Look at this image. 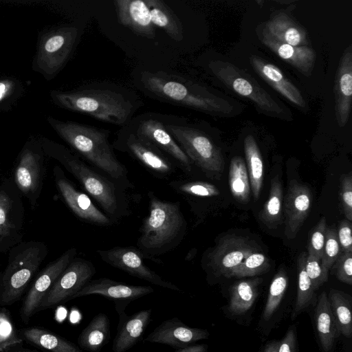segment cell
<instances>
[{"instance_id": "21", "label": "cell", "mask_w": 352, "mask_h": 352, "mask_svg": "<svg viewBox=\"0 0 352 352\" xmlns=\"http://www.w3.org/2000/svg\"><path fill=\"white\" fill-rule=\"evenodd\" d=\"M113 3L120 23L140 36L155 38V27L146 0H116Z\"/></svg>"}, {"instance_id": "35", "label": "cell", "mask_w": 352, "mask_h": 352, "mask_svg": "<svg viewBox=\"0 0 352 352\" xmlns=\"http://www.w3.org/2000/svg\"><path fill=\"white\" fill-rule=\"evenodd\" d=\"M228 182L232 196L241 203L250 200V184L245 163L240 156H235L229 166Z\"/></svg>"}, {"instance_id": "51", "label": "cell", "mask_w": 352, "mask_h": 352, "mask_svg": "<svg viewBox=\"0 0 352 352\" xmlns=\"http://www.w3.org/2000/svg\"><path fill=\"white\" fill-rule=\"evenodd\" d=\"M278 345L279 341L273 340L266 344L264 352H278Z\"/></svg>"}, {"instance_id": "13", "label": "cell", "mask_w": 352, "mask_h": 352, "mask_svg": "<svg viewBox=\"0 0 352 352\" xmlns=\"http://www.w3.org/2000/svg\"><path fill=\"white\" fill-rule=\"evenodd\" d=\"M96 273L91 261L75 257L45 295L38 311L72 299Z\"/></svg>"}, {"instance_id": "16", "label": "cell", "mask_w": 352, "mask_h": 352, "mask_svg": "<svg viewBox=\"0 0 352 352\" xmlns=\"http://www.w3.org/2000/svg\"><path fill=\"white\" fill-rule=\"evenodd\" d=\"M153 292L151 286L128 285L108 278H100L89 280L72 299L92 294L100 295L114 302L120 318L126 314L124 310L131 302Z\"/></svg>"}, {"instance_id": "7", "label": "cell", "mask_w": 352, "mask_h": 352, "mask_svg": "<svg viewBox=\"0 0 352 352\" xmlns=\"http://www.w3.org/2000/svg\"><path fill=\"white\" fill-rule=\"evenodd\" d=\"M45 245L30 241L14 248L0 285V305L8 306L19 300L47 254Z\"/></svg>"}, {"instance_id": "6", "label": "cell", "mask_w": 352, "mask_h": 352, "mask_svg": "<svg viewBox=\"0 0 352 352\" xmlns=\"http://www.w3.org/2000/svg\"><path fill=\"white\" fill-rule=\"evenodd\" d=\"M165 126L193 166L210 179H220L224 167L223 155L206 132L180 118L165 119Z\"/></svg>"}, {"instance_id": "32", "label": "cell", "mask_w": 352, "mask_h": 352, "mask_svg": "<svg viewBox=\"0 0 352 352\" xmlns=\"http://www.w3.org/2000/svg\"><path fill=\"white\" fill-rule=\"evenodd\" d=\"M23 336L28 342L50 352H82L74 343L45 329L36 327L25 329Z\"/></svg>"}, {"instance_id": "27", "label": "cell", "mask_w": 352, "mask_h": 352, "mask_svg": "<svg viewBox=\"0 0 352 352\" xmlns=\"http://www.w3.org/2000/svg\"><path fill=\"white\" fill-rule=\"evenodd\" d=\"M315 321L322 349L324 352H329L340 333L325 292H322L318 298L315 310Z\"/></svg>"}, {"instance_id": "44", "label": "cell", "mask_w": 352, "mask_h": 352, "mask_svg": "<svg viewBox=\"0 0 352 352\" xmlns=\"http://www.w3.org/2000/svg\"><path fill=\"white\" fill-rule=\"evenodd\" d=\"M332 267L340 281L352 285V252H342Z\"/></svg>"}, {"instance_id": "39", "label": "cell", "mask_w": 352, "mask_h": 352, "mask_svg": "<svg viewBox=\"0 0 352 352\" xmlns=\"http://www.w3.org/2000/svg\"><path fill=\"white\" fill-rule=\"evenodd\" d=\"M341 252L337 231L334 228H327L323 253L321 258V265L327 273H329V270L332 267Z\"/></svg>"}, {"instance_id": "19", "label": "cell", "mask_w": 352, "mask_h": 352, "mask_svg": "<svg viewBox=\"0 0 352 352\" xmlns=\"http://www.w3.org/2000/svg\"><path fill=\"white\" fill-rule=\"evenodd\" d=\"M206 329L192 328L177 318L166 320L148 334L146 341L169 345L175 349H182L192 344L207 339Z\"/></svg>"}, {"instance_id": "24", "label": "cell", "mask_w": 352, "mask_h": 352, "mask_svg": "<svg viewBox=\"0 0 352 352\" xmlns=\"http://www.w3.org/2000/svg\"><path fill=\"white\" fill-rule=\"evenodd\" d=\"M151 309H144L129 316L119 318L113 340V352H126L136 344L151 320Z\"/></svg>"}, {"instance_id": "9", "label": "cell", "mask_w": 352, "mask_h": 352, "mask_svg": "<svg viewBox=\"0 0 352 352\" xmlns=\"http://www.w3.org/2000/svg\"><path fill=\"white\" fill-rule=\"evenodd\" d=\"M80 38L78 27L65 25L41 38L34 59L35 69L47 78L54 77L66 65Z\"/></svg>"}, {"instance_id": "22", "label": "cell", "mask_w": 352, "mask_h": 352, "mask_svg": "<svg viewBox=\"0 0 352 352\" xmlns=\"http://www.w3.org/2000/svg\"><path fill=\"white\" fill-rule=\"evenodd\" d=\"M260 40L279 58L284 60L298 72L309 77L314 68L316 54L309 46H293L280 42L269 35L262 28Z\"/></svg>"}, {"instance_id": "29", "label": "cell", "mask_w": 352, "mask_h": 352, "mask_svg": "<svg viewBox=\"0 0 352 352\" xmlns=\"http://www.w3.org/2000/svg\"><path fill=\"white\" fill-rule=\"evenodd\" d=\"M151 19L155 28L162 29L175 41L184 38L182 23L172 9L162 0H146Z\"/></svg>"}, {"instance_id": "1", "label": "cell", "mask_w": 352, "mask_h": 352, "mask_svg": "<svg viewBox=\"0 0 352 352\" xmlns=\"http://www.w3.org/2000/svg\"><path fill=\"white\" fill-rule=\"evenodd\" d=\"M50 96L63 109L122 126L130 122L142 104L133 92L113 85H89L69 91H52Z\"/></svg>"}, {"instance_id": "4", "label": "cell", "mask_w": 352, "mask_h": 352, "mask_svg": "<svg viewBox=\"0 0 352 352\" xmlns=\"http://www.w3.org/2000/svg\"><path fill=\"white\" fill-rule=\"evenodd\" d=\"M147 195L148 215L142 222L137 245L145 258L162 263L157 257L182 243L186 233L187 222L179 201L162 200L153 191Z\"/></svg>"}, {"instance_id": "8", "label": "cell", "mask_w": 352, "mask_h": 352, "mask_svg": "<svg viewBox=\"0 0 352 352\" xmlns=\"http://www.w3.org/2000/svg\"><path fill=\"white\" fill-rule=\"evenodd\" d=\"M211 72L226 87L238 95L251 100L265 114L290 120L291 114L258 82L245 71L229 62L212 60L208 64Z\"/></svg>"}, {"instance_id": "15", "label": "cell", "mask_w": 352, "mask_h": 352, "mask_svg": "<svg viewBox=\"0 0 352 352\" xmlns=\"http://www.w3.org/2000/svg\"><path fill=\"white\" fill-rule=\"evenodd\" d=\"M54 175L56 186L65 202L80 219L100 226H110L117 223L100 210L87 193L78 190L59 167L54 169Z\"/></svg>"}, {"instance_id": "14", "label": "cell", "mask_w": 352, "mask_h": 352, "mask_svg": "<svg viewBox=\"0 0 352 352\" xmlns=\"http://www.w3.org/2000/svg\"><path fill=\"white\" fill-rule=\"evenodd\" d=\"M96 252L104 262L113 267L151 284L174 291H180L177 286L164 280L150 269L144 262V256L137 248L115 247L109 250H98Z\"/></svg>"}, {"instance_id": "34", "label": "cell", "mask_w": 352, "mask_h": 352, "mask_svg": "<svg viewBox=\"0 0 352 352\" xmlns=\"http://www.w3.org/2000/svg\"><path fill=\"white\" fill-rule=\"evenodd\" d=\"M283 188L278 176L271 181L268 199L259 213V219L268 228L277 227L283 219Z\"/></svg>"}, {"instance_id": "50", "label": "cell", "mask_w": 352, "mask_h": 352, "mask_svg": "<svg viewBox=\"0 0 352 352\" xmlns=\"http://www.w3.org/2000/svg\"><path fill=\"white\" fill-rule=\"evenodd\" d=\"M14 230L0 226V245H3L6 241L11 239Z\"/></svg>"}, {"instance_id": "33", "label": "cell", "mask_w": 352, "mask_h": 352, "mask_svg": "<svg viewBox=\"0 0 352 352\" xmlns=\"http://www.w3.org/2000/svg\"><path fill=\"white\" fill-rule=\"evenodd\" d=\"M337 329L346 338L352 336V316L350 296L331 289L327 296Z\"/></svg>"}, {"instance_id": "20", "label": "cell", "mask_w": 352, "mask_h": 352, "mask_svg": "<svg viewBox=\"0 0 352 352\" xmlns=\"http://www.w3.org/2000/svg\"><path fill=\"white\" fill-rule=\"evenodd\" d=\"M335 113L338 124L343 127L348 122L352 98V46L344 51L335 76Z\"/></svg>"}, {"instance_id": "38", "label": "cell", "mask_w": 352, "mask_h": 352, "mask_svg": "<svg viewBox=\"0 0 352 352\" xmlns=\"http://www.w3.org/2000/svg\"><path fill=\"white\" fill-rule=\"evenodd\" d=\"M270 267L267 257L258 252H254L245 258L235 268L232 269L226 278L251 277L265 273Z\"/></svg>"}, {"instance_id": "30", "label": "cell", "mask_w": 352, "mask_h": 352, "mask_svg": "<svg viewBox=\"0 0 352 352\" xmlns=\"http://www.w3.org/2000/svg\"><path fill=\"white\" fill-rule=\"evenodd\" d=\"M262 281V278H255L234 283L230 292L229 311L234 315L247 312L258 295V287Z\"/></svg>"}, {"instance_id": "5", "label": "cell", "mask_w": 352, "mask_h": 352, "mask_svg": "<svg viewBox=\"0 0 352 352\" xmlns=\"http://www.w3.org/2000/svg\"><path fill=\"white\" fill-rule=\"evenodd\" d=\"M49 151L74 176L87 195L98 202L109 217L118 222L119 219L129 215L126 190L118 184L62 145L52 144Z\"/></svg>"}, {"instance_id": "37", "label": "cell", "mask_w": 352, "mask_h": 352, "mask_svg": "<svg viewBox=\"0 0 352 352\" xmlns=\"http://www.w3.org/2000/svg\"><path fill=\"white\" fill-rule=\"evenodd\" d=\"M288 285V277L283 268L274 276L270 286L267 301L263 311V319L268 320L281 302Z\"/></svg>"}, {"instance_id": "10", "label": "cell", "mask_w": 352, "mask_h": 352, "mask_svg": "<svg viewBox=\"0 0 352 352\" xmlns=\"http://www.w3.org/2000/svg\"><path fill=\"white\" fill-rule=\"evenodd\" d=\"M113 149L126 153L155 177L166 179L177 170L175 164L160 149L124 126L113 142Z\"/></svg>"}, {"instance_id": "11", "label": "cell", "mask_w": 352, "mask_h": 352, "mask_svg": "<svg viewBox=\"0 0 352 352\" xmlns=\"http://www.w3.org/2000/svg\"><path fill=\"white\" fill-rule=\"evenodd\" d=\"M124 127L153 144L185 174H191L193 165L166 129L165 119L153 113H145L131 119Z\"/></svg>"}, {"instance_id": "12", "label": "cell", "mask_w": 352, "mask_h": 352, "mask_svg": "<svg viewBox=\"0 0 352 352\" xmlns=\"http://www.w3.org/2000/svg\"><path fill=\"white\" fill-rule=\"evenodd\" d=\"M258 245L248 238L228 235L207 253L205 265L216 276L228 274L251 254L257 252Z\"/></svg>"}, {"instance_id": "2", "label": "cell", "mask_w": 352, "mask_h": 352, "mask_svg": "<svg viewBox=\"0 0 352 352\" xmlns=\"http://www.w3.org/2000/svg\"><path fill=\"white\" fill-rule=\"evenodd\" d=\"M139 89L150 98L214 116H231L234 107L227 100L179 75L163 71H140Z\"/></svg>"}, {"instance_id": "3", "label": "cell", "mask_w": 352, "mask_h": 352, "mask_svg": "<svg viewBox=\"0 0 352 352\" xmlns=\"http://www.w3.org/2000/svg\"><path fill=\"white\" fill-rule=\"evenodd\" d=\"M47 121L56 133L91 166L125 190L134 188L126 166L113 151L108 130L52 117H48Z\"/></svg>"}, {"instance_id": "25", "label": "cell", "mask_w": 352, "mask_h": 352, "mask_svg": "<svg viewBox=\"0 0 352 352\" xmlns=\"http://www.w3.org/2000/svg\"><path fill=\"white\" fill-rule=\"evenodd\" d=\"M263 29L274 39L293 46H308L305 29L283 12L276 13Z\"/></svg>"}, {"instance_id": "28", "label": "cell", "mask_w": 352, "mask_h": 352, "mask_svg": "<svg viewBox=\"0 0 352 352\" xmlns=\"http://www.w3.org/2000/svg\"><path fill=\"white\" fill-rule=\"evenodd\" d=\"M110 338V322L107 315L100 313L92 318L81 331L78 343L80 347L89 352H98Z\"/></svg>"}, {"instance_id": "18", "label": "cell", "mask_w": 352, "mask_h": 352, "mask_svg": "<svg viewBox=\"0 0 352 352\" xmlns=\"http://www.w3.org/2000/svg\"><path fill=\"white\" fill-rule=\"evenodd\" d=\"M312 203L309 188L293 179L289 183L284 204L285 235L294 239L309 215Z\"/></svg>"}, {"instance_id": "48", "label": "cell", "mask_w": 352, "mask_h": 352, "mask_svg": "<svg viewBox=\"0 0 352 352\" xmlns=\"http://www.w3.org/2000/svg\"><path fill=\"white\" fill-rule=\"evenodd\" d=\"M13 89V83L9 80H3L0 81V102L11 94Z\"/></svg>"}, {"instance_id": "26", "label": "cell", "mask_w": 352, "mask_h": 352, "mask_svg": "<svg viewBox=\"0 0 352 352\" xmlns=\"http://www.w3.org/2000/svg\"><path fill=\"white\" fill-rule=\"evenodd\" d=\"M41 158L37 153L30 148L23 150L15 170V182L31 199L41 184Z\"/></svg>"}, {"instance_id": "36", "label": "cell", "mask_w": 352, "mask_h": 352, "mask_svg": "<svg viewBox=\"0 0 352 352\" xmlns=\"http://www.w3.org/2000/svg\"><path fill=\"white\" fill-rule=\"evenodd\" d=\"M306 256L307 253L302 252L298 258V289L296 304L292 316V320H294L303 310L309 307L314 299L315 290L305 268Z\"/></svg>"}, {"instance_id": "49", "label": "cell", "mask_w": 352, "mask_h": 352, "mask_svg": "<svg viewBox=\"0 0 352 352\" xmlns=\"http://www.w3.org/2000/svg\"><path fill=\"white\" fill-rule=\"evenodd\" d=\"M208 345L205 344L190 345L185 348L179 349L175 352H207Z\"/></svg>"}, {"instance_id": "23", "label": "cell", "mask_w": 352, "mask_h": 352, "mask_svg": "<svg viewBox=\"0 0 352 352\" xmlns=\"http://www.w3.org/2000/svg\"><path fill=\"white\" fill-rule=\"evenodd\" d=\"M250 63L261 78L290 102L302 109L306 107V102L299 89L278 67L256 55L250 56Z\"/></svg>"}, {"instance_id": "40", "label": "cell", "mask_w": 352, "mask_h": 352, "mask_svg": "<svg viewBox=\"0 0 352 352\" xmlns=\"http://www.w3.org/2000/svg\"><path fill=\"white\" fill-rule=\"evenodd\" d=\"M22 342L16 334L9 313L0 309V352L5 351L11 346Z\"/></svg>"}, {"instance_id": "53", "label": "cell", "mask_w": 352, "mask_h": 352, "mask_svg": "<svg viewBox=\"0 0 352 352\" xmlns=\"http://www.w3.org/2000/svg\"><path fill=\"white\" fill-rule=\"evenodd\" d=\"M1 277H2V274H0V285H1Z\"/></svg>"}, {"instance_id": "47", "label": "cell", "mask_w": 352, "mask_h": 352, "mask_svg": "<svg viewBox=\"0 0 352 352\" xmlns=\"http://www.w3.org/2000/svg\"><path fill=\"white\" fill-rule=\"evenodd\" d=\"M278 352H296L295 328L290 326L284 338L279 342Z\"/></svg>"}, {"instance_id": "42", "label": "cell", "mask_w": 352, "mask_h": 352, "mask_svg": "<svg viewBox=\"0 0 352 352\" xmlns=\"http://www.w3.org/2000/svg\"><path fill=\"white\" fill-rule=\"evenodd\" d=\"M305 268L314 290L327 280L328 273L322 267L321 260L314 256L307 254Z\"/></svg>"}, {"instance_id": "45", "label": "cell", "mask_w": 352, "mask_h": 352, "mask_svg": "<svg viewBox=\"0 0 352 352\" xmlns=\"http://www.w3.org/2000/svg\"><path fill=\"white\" fill-rule=\"evenodd\" d=\"M337 236L342 252H352V225L347 219L339 223Z\"/></svg>"}, {"instance_id": "46", "label": "cell", "mask_w": 352, "mask_h": 352, "mask_svg": "<svg viewBox=\"0 0 352 352\" xmlns=\"http://www.w3.org/2000/svg\"><path fill=\"white\" fill-rule=\"evenodd\" d=\"M12 201L10 197L3 191H0V226L16 229L11 219Z\"/></svg>"}, {"instance_id": "43", "label": "cell", "mask_w": 352, "mask_h": 352, "mask_svg": "<svg viewBox=\"0 0 352 352\" xmlns=\"http://www.w3.org/2000/svg\"><path fill=\"white\" fill-rule=\"evenodd\" d=\"M340 198L346 219L352 220V174L349 172L340 178Z\"/></svg>"}, {"instance_id": "17", "label": "cell", "mask_w": 352, "mask_h": 352, "mask_svg": "<svg viewBox=\"0 0 352 352\" xmlns=\"http://www.w3.org/2000/svg\"><path fill=\"white\" fill-rule=\"evenodd\" d=\"M76 254V248H70L55 261L48 264L39 273L28 291L21 307V317L23 322H28L30 318L38 311L45 295Z\"/></svg>"}, {"instance_id": "52", "label": "cell", "mask_w": 352, "mask_h": 352, "mask_svg": "<svg viewBox=\"0 0 352 352\" xmlns=\"http://www.w3.org/2000/svg\"><path fill=\"white\" fill-rule=\"evenodd\" d=\"M19 352H38L35 351H19Z\"/></svg>"}, {"instance_id": "41", "label": "cell", "mask_w": 352, "mask_h": 352, "mask_svg": "<svg viewBox=\"0 0 352 352\" xmlns=\"http://www.w3.org/2000/svg\"><path fill=\"white\" fill-rule=\"evenodd\" d=\"M327 229L325 217H322L315 226L309 243L307 254L314 256L321 260L325 242V234Z\"/></svg>"}, {"instance_id": "31", "label": "cell", "mask_w": 352, "mask_h": 352, "mask_svg": "<svg viewBox=\"0 0 352 352\" xmlns=\"http://www.w3.org/2000/svg\"><path fill=\"white\" fill-rule=\"evenodd\" d=\"M244 151L247 171L253 196L258 199L264 178L263 162L258 144L252 135L244 140Z\"/></svg>"}]
</instances>
